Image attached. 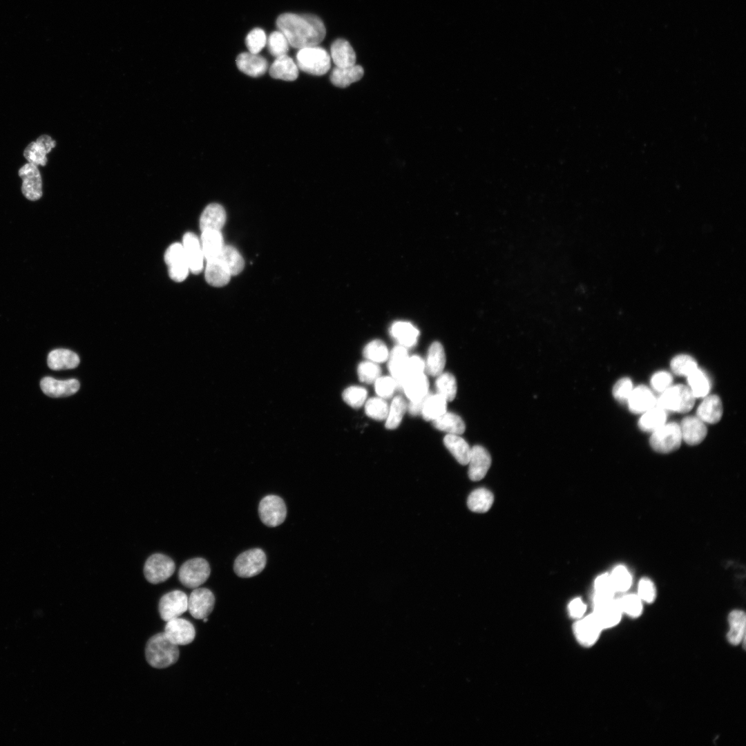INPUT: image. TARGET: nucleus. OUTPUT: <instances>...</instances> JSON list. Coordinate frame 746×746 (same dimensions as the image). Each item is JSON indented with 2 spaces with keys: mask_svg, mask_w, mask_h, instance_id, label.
Returning <instances> with one entry per match:
<instances>
[{
  "mask_svg": "<svg viewBox=\"0 0 746 746\" xmlns=\"http://www.w3.org/2000/svg\"><path fill=\"white\" fill-rule=\"evenodd\" d=\"M55 141L46 135H41L36 142H31L26 148L23 155L28 163L35 166H44L47 162L46 155L55 146Z\"/></svg>",
  "mask_w": 746,
  "mask_h": 746,
  "instance_id": "obj_19",
  "label": "nucleus"
},
{
  "mask_svg": "<svg viewBox=\"0 0 746 746\" xmlns=\"http://www.w3.org/2000/svg\"><path fill=\"white\" fill-rule=\"evenodd\" d=\"M443 443L460 464H468L471 448L465 439L457 434H448L443 439Z\"/></svg>",
  "mask_w": 746,
  "mask_h": 746,
  "instance_id": "obj_36",
  "label": "nucleus"
},
{
  "mask_svg": "<svg viewBox=\"0 0 746 746\" xmlns=\"http://www.w3.org/2000/svg\"><path fill=\"white\" fill-rule=\"evenodd\" d=\"M236 65L241 72L253 77L264 75L268 68V63L265 57L249 52L238 55Z\"/></svg>",
  "mask_w": 746,
  "mask_h": 746,
  "instance_id": "obj_22",
  "label": "nucleus"
},
{
  "mask_svg": "<svg viewBox=\"0 0 746 746\" xmlns=\"http://www.w3.org/2000/svg\"><path fill=\"white\" fill-rule=\"evenodd\" d=\"M204 275L207 282L214 287L227 285L232 276L228 267L218 256L206 260Z\"/></svg>",
  "mask_w": 746,
  "mask_h": 746,
  "instance_id": "obj_24",
  "label": "nucleus"
},
{
  "mask_svg": "<svg viewBox=\"0 0 746 746\" xmlns=\"http://www.w3.org/2000/svg\"><path fill=\"white\" fill-rule=\"evenodd\" d=\"M269 74L274 79L294 81L298 75L296 63L287 55L276 57L269 68Z\"/></svg>",
  "mask_w": 746,
  "mask_h": 746,
  "instance_id": "obj_28",
  "label": "nucleus"
},
{
  "mask_svg": "<svg viewBox=\"0 0 746 746\" xmlns=\"http://www.w3.org/2000/svg\"><path fill=\"white\" fill-rule=\"evenodd\" d=\"M202 620H203L204 622H206L208 621V619H207V618H205L202 619Z\"/></svg>",
  "mask_w": 746,
  "mask_h": 746,
  "instance_id": "obj_63",
  "label": "nucleus"
},
{
  "mask_svg": "<svg viewBox=\"0 0 746 746\" xmlns=\"http://www.w3.org/2000/svg\"><path fill=\"white\" fill-rule=\"evenodd\" d=\"M407 405L405 400L402 396H396L393 399L385 419L386 428L393 430L399 425L407 410Z\"/></svg>",
  "mask_w": 746,
  "mask_h": 746,
  "instance_id": "obj_45",
  "label": "nucleus"
},
{
  "mask_svg": "<svg viewBox=\"0 0 746 746\" xmlns=\"http://www.w3.org/2000/svg\"><path fill=\"white\" fill-rule=\"evenodd\" d=\"M595 590L596 595L613 597L615 590L610 575L604 573L598 576L595 581Z\"/></svg>",
  "mask_w": 746,
  "mask_h": 746,
  "instance_id": "obj_56",
  "label": "nucleus"
},
{
  "mask_svg": "<svg viewBox=\"0 0 746 746\" xmlns=\"http://www.w3.org/2000/svg\"><path fill=\"white\" fill-rule=\"evenodd\" d=\"M428 395V394H427ZM426 397V396H425ZM425 398L419 401H410L407 405V410L408 412L412 416H417L421 414L422 408Z\"/></svg>",
  "mask_w": 746,
  "mask_h": 746,
  "instance_id": "obj_62",
  "label": "nucleus"
},
{
  "mask_svg": "<svg viewBox=\"0 0 746 746\" xmlns=\"http://www.w3.org/2000/svg\"><path fill=\"white\" fill-rule=\"evenodd\" d=\"M19 175L22 179L21 191L28 200L35 201L42 195V181L37 166L30 163L26 164L19 170Z\"/></svg>",
  "mask_w": 746,
  "mask_h": 746,
  "instance_id": "obj_14",
  "label": "nucleus"
},
{
  "mask_svg": "<svg viewBox=\"0 0 746 746\" xmlns=\"http://www.w3.org/2000/svg\"><path fill=\"white\" fill-rule=\"evenodd\" d=\"M627 402L631 412L640 414L656 406V399L648 387L641 385L632 390Z\"/></svg>",
  "mask_w": 746,
  "mask_h": 746,
  "instance_id": "obj_23",
  "label": "nucleus"
},
{
  "mask_svg": "<svg viewBox=\"0 0 746 746\" xmlns=\"http://www.w3.org/2000/svg\"><path fill=\"white\" fill-rule=\"evenodd\" d=\"M226 222V212L223 207L217 203L208 204L200 218L201 231L211 229L221 231Z\"/></svg>",
  "mask_w": 746,
  "mask_h": 746,
  "instance_id": "obj_25",
  "label": "nucleus"
},
{
  "mask_svg": "<svg viewBox=\"0 0 746 746\" xmlns=\"http://www.w3.org/2000/svg\"><path fill=\"white\" fill-rule=\"evenodd\" d=\"M375 391L377 395L383 399L390 398L397 385L395 380L390 376H379L374 381Z\"/></svg>",
  "mask_w": 746,
  "mask_h": 746,
  "instance_id": "obj_55",
  "label": "nucleus"
},
{
  "mask_svg": "<svg viewBox=\"0 0 746 746\" xmlns=\"http://www.w3.org/2000/svg\"><path fill=\"white\" fill-rule=\"evenodd\" d=\"M494 501L492 493L486 488H481L473 490L468 496L467 505L468 508L476 513H486L492 506Z\"/></svg>",
  "mask_w": 746,
  "mask_h": 746,
  "instance_id": "obj_40",
  "label": "nucleus"
},
{
  "mask_svg": "<svg viewBox=\"0 0 746 746\" xmlns=\"http://www.w3.org/2000/svg\"><path fill=\"white\" fill-rule=\"evenodd\" d=\"M593 602L594 612L592 614L602 629L613 627L620 622L622 611L618 600L595 595Z\"/></svg>",
  "mask_w": 746,
  "mask_h": 746,
  "instance_id": "obj_7",
  "label": "nucleus"
},
{
  "mask_svg": "<svg viewBox=\"0 0 746 746\" xmlns=\"http://www.w3.org/2000/svg\"><path fill=\"white\" fill-rule=\"evenodd\" d=\"M259 516L263 524L270 527L281 524L287 515L284 501L276 495H267L262 499L258 506Z\"/></svg>",
  "mask_w": 746,
  "mask_h": 746,
  "instance_id": "obj_10",
  "label": "nucleus"
},
{
  "mask_svg": "<svg viewBox=\"0 0 746 746\" xmlns=\"http://www.w3.org/2000/svg\"><path fill=\"white\" fill-rule=\"evenodd\" d=\"M330 52V57L336 67H349L356 64L355 52L345 39L335 40L331 46Z\"/></svg>",
  "mask_w": 746,
  "mask_h": 746,
  "instance_id": "obj_26",
  "label": "nucleus"
},
{
  "mask_svg": "<svg viewBox=\"0 0 746 746\" xmlns=\"http://www.w3.org/2000/svg\"><path fill=\"white\" fill-rule=\"evenodd\" d=\"M175 569V563L171 557L162 553H155L146 560L144 573L148 582L158 584L169 579Z\"/></svg>",
  "mask_w": 746,
  "mask_h": 746,
  "instance_id": "obj_9",
  "label": "nucleus"
},
{
  "mask_svg": "<svg viewBox=\"0 0 746 746\" xmlns=\"http://www.w3.org/2000/svg\"><path fill=\"white\" fill-rule=\"evenodd\" d=\"M670 367L675 374L682 376H687L698 367L695 359L687 354L676 356L671 361Z\"/></svg>",
  "mask_w": 746,
  "mask_h": 746,
  "instance_id": "obj_47",
  "label": "nucleus"
},
{
  "mask_svg": "<svg viewBox=\"0 0 746 746\" xmlns=\"http://www.w3.org/2000/svg\"><path fill=\"white\" fill-rule=\"evenodd\" d=\"M602 628L593 614L580 620L575 624L577 640L584 646H591L597 640Z\"/></svg>",
  "mask_w": 746,
  "mask_h": 746,
  "instance_id": "obj_20",
  "label": "nucleus"
},
{
  "mask_svg": "<svg viewBox=\"0 0 746 746\" xmlns=\"http://www.w3.org/2000/svg\"><path fill=\"white\" fill-rule=\"evenodd\" d=\"M729 631L727 633L728 641L733 645L739 644L745 634L746 618L743 611L735 610L729 616Z\"/></svg>",
  "mask_w": 746,
  "mask_h": 746,
  "instance_id": "obj_39",
  "label": "nucleus"
},
{
  "mask_svg": "<svg viewBox=\"0 0 746 746\" xmlns=\"http://www.w3.org/2000/svg\"><path fill=\"white\" fill-rule=\"evenodd\" d=\"M211 570L207 561L196 557L186 561L180 566L178 577L186 587L195 589L204 584L210 575Z\"/></svg>",
  "mask_w": 746,
  "mask_h": 746,
  "instance_id": "obj_6",
  "label": "nucleus"
},
{
  "mask_svg": "<svg viewBox=\"0 0 746 746\" xmlns=\"http://www.w3.org/2000/svg\"><path fill=\"white\" fill-rule=\"evenodd\" d=\"M447 401L439 394H428L423 401L421 411L423 418L432 421L446 412Z\"/></svg>",
  "mask_w": 746,
  "mask_h": 746,
  "instance_id": "obj_38",
  "label": "nucleus"
},
{
  "mask_svg": "<svg viewBox=\"0 0 746 746\" xmlns=\"http://www.w3.org/2000/svg\"><path fill=\"white\" fill-rule=\"evenodd\" d=\"M433 426L441 431L448 434L460 435L466 430V425L463 419L455 413L446 412L438 418L432 421Z\"/></svg>",
  "mask_w": 746,
  "mask_h": 746,
  "instance_id": "obj_37",
  "label": "nucleus"
},
{
  "mask_svg": "<svg viewBox=\"0 0 746 746\" xmlns=\"http://www.w3.org/2000/svg\"><path fill=\"white\" fill-rule=\"evenodd\" d=\"M689 388L696 398L705 397L710 389V383L705 372L696 368L687 376Z\"/></svg>",
  "mask_w": 746,
  "mask_h": 746,
  "instance_id": "obj_43",
  "label": "nucleus"
},
{
  "mask_svg": "<svg viewBox=\"0 0 746 746\" xmlns=\"http://www.w3.org/2000/svg\"><path fill=\"white\" fill-rule=\"evenodd\" d=\"M80 360L74 352L67 349H56L48 355L47 363L53 370L73 369L78 366Z\"/></svg>",
  "mask_w": 746,
  "mask_h": 746,
  "instance_id": "obj_29",
  "label": "nucleus"
},
{
  "mask_svg": "<svg viewBox=\"0 0 746 746\" xmlns=\"http://www.w3.org/2000/svg\"><path fill=\"white\" fill-rule=\"evenodd\" d=\"M696 397L690 388L684 385L669 387L656 399V405L666 410L685 413L691 410Z\"/></svg>",
  "mask_w": 746,
  "mask_h": 746,
  "instance_id": "obj_4",
  "label": "nucleus"
},
{
  "mask_svg": "<svg viewBox=\"0 0 746 746\" xmlns=\"http://www.w3.org/2000/svg\"><path fill=\"white\" fill-rule=\"evenodd\" d=\"M672 381L673 377L670 373L666 371H660L652 376L651 385L656 392H662L671 386Z\"/></svg>",
  "mask_w": 746,
  "mask_h": 746,
  "instance_id": "obj_58",
  "label": "nucleus"
},
{
  "mask_svg": "<svg viewBox=\"0 0 746 746\" xmlns=\"http://www.w3.org/2000/svg\"><path fill=\"white\" fill-rule=\"evenodd\" d=\"M408 357L406 348L400 345L395 346L389 354L388 368L392 377L396 383L397 388H402L405 367Z\"/></svg>",
  "mask_w": 746,
  "mask_h": 746,
  "instance_id": "obj_31",
  "label": "nucleus"
},
{
  "mask_svg": "<svg viewBox=\"0 0 746 746\" xmlns=\"http://www.w3.org/2000/svg\"><path fill=\"white\" fill-rule=\"evenodd\" d=\"M391 336L405 348L413 347L417 342L419 331L410 323L394 322L390 327Z\"/></svg>",
  "mask_w": 746,
  "mask_h": 746,
  "instance_id": "obj_32",
  "label": "nucleus"
},
{
  "mask_svg": "<svg viewBox=\"0 0 746 746\" xmlns=\"http://www.w3.org/2000/svg\"><path fill=\"white\" fill-rule=\"evenodd\" d=\"M445 365L446 354L443 345L439 342H433L428 351L424 370L430 376H437L443 372Z\"/></svg>",
  "mask_w": 746,
  "mask_h": 746,
  "instance_id": "obj_35",
  "label": "nucleus"
},
{
  "mask_svg": "<svg viewBox=\"0 0 746 746\" xmlns=\"http://www.w3.org/2000/svg\"><path fill=\"white\" fill-rule=\"evenodd\" d=\"M200 240L205 260L217 257L225 245L222 234L218 230L202 231Z\"/></svg>",
  "mask_w": 746,
  "mask_h": 746,
  "instance_id": "obj_33",
  "label": "nucleus"
},
{
  "mask_svg": "<svg viewBox=\"0 0 746 746\" xmlns=\"http://www.w3.org/2000/svg\"><path fill=\"white\" fill-rule=\"evenodd\" d=\"M586 610V604L579 597L573 600L568 604L569 615L573 618H581Z\"/></svg>",
  "mask_w": 746,
  "mask_h": 746,
  "instance_id": "obj_61",
  "label": "nucleus"
},
{
  "mask_svg": "<svg viewBox=\"0 0 746 746\" xmlns=\"http://www.w3.org/2000/svg\"><path fill=\"white\" fill-rule=\"evenodd\" d=\"M666 419L665 410L656 405L644 412L638 426L642 431L653 432L665 423Z\"/></svg>",
  "mask_w": 746,
  "mask_h": 746,
  "instance_id": "obj_41",
  "label": "nucleus"
},
{
  "mask_svg": "<svg viewBox=\"0 0 746 746\" xmlns=\"http://www.w3.org/2000/svg\"><path fill=\"white\" fill-rule=\"evenodd\" d=\"M266 34L260 28H254L245 38V44L249 52L258 54L267 44Z\"/></svg>",
  "mask_w": 746,
  "mask_h": 746,
  "instance_id": "obj_54",
  "label": "nucleus"
},
{
  "mask_svg": "<svg viewBox=\"0 0 746 746\" xmlns=\"http://www.w3.org/2000/svg\"><path fill=\"white\" fill-rule=\"evenodd\" d=\"M218 256L227 265L231 276H236L242 271L244 259L234 247L224 245Z\"/></svg>",
  "mask_w": 746,
  "mask_h": 746,
  "instance_id": "obj_42",
  "label": "nucleus"
},
{
  "mask_svg": "<svg viewBox=\"0 0 746 746\" xmlns=\"http://www.w3.org/2000/svg\"><path fill=\"white\" fill-rule=\"evenodd\" d=\"M424 370L425 361L420 356L417 355L409 356L405 367L403 381L410 376L423 372Z\"/></svg>",
  "mask_w": 746,
  "mask_h": 746,
  "instance_id": "obj_59",
  "label": "nucleus"
},
{
  "mask_svg": "<svg viewBox=\"0 0 746 746\" xmlns=\"http://www.w3.org/2000/svg\"><path fill=\"white\" fill-rule=\"evenodd\" d=\"M615 592L627 591L631 585V576L623 566L615 567L610 575Z\"/></svg>",
  "mask_w": 746,
  "mask_h": 746,
  "instance_id": "obj_53",
  "label": "nucleus"
},
{
  "mask_svg": "<svg viewBox=\"0 0 746 746\" xmlns=\"http://www.w3.org/2000/svg\"><path fill=\"white\" fill-rule=\"evenodd\" d=\"M638 595L644 602H652L656 597V588L653 583L647 578L640 580Z\"/></svg>",
  "mask_w": 746,
  "mask_h": 746,
  "instance_id": "obj_60",
  "label": "nucleus"
},
{
  "mask_svg": "<svg viewBox=\"0 0 746 746\" xmlns=\"http://www.w3.org/2000/svg\"><path fill=\"white\" fill-rule=\"evenodd\" d=\"M296 53V64L298 69L313 75L325 74L331 66L329 53L318 46L298 49Z\"/></svg>",
  "mask_w": 746,
  "mask_h": 746,
  "instance_id": "obj_3",
  "label": "nucleus"
},
{
  "mask_svg": "<svg viewBox=\"0 0 746 746\" xmlns=\"http://www.w3.org/2000/svg\"><path fill=\"white\" fill-rule=\"evenodd\" d=\"M266 555L260 548H252L240 554L235 560L233 570L240 577H251L259 574L265 567Z\"/></svg>",
  "mask_w": 746,
  "mask_h": 746,
  "instance_id": "obj_8",
  "label": "nucleus"
},
{
  "mask_svg": "<svg viewBox=\"0 0 746 746\" xmlns=\"http://www.w3.org/2000/svg\"><path fill=\"white\" fill-rule=\"evenodd\" d=\"M680 428L682 439L691 446L701 443L707 433L704 421L695 416H687L683 418Z\"/></svg>",
  "mask_w": 746,
  "mask_h": 746,
  "instance_id": "obj_21",
  "label": "nucleus"
},
{
  "mask_svg": "<svg viewBox=\"0 0 746 746\" xmlns=\"http://www.w3.org/2000/svg\"><path fill=\"white\" fill-rule=\"evenodd\" d=\"M722 415V401L720 397L715 394L706 396L697 409V417L709 423L718 422Z\"/></svg>",
  "mask_w": 746,
  "mask_h": 746,
  "instance_id": "obj_30",
  "label": "nucleus"
},
{
  "mask_svg": "<svg viewBox=\"0 0 746 746\" xmlns=\"http://www.w3.org/2000/svg\"><path fill=\"white\" fill-rule=\"evenodd\" d=\"M633 390L632 381L629 378L624 377L618 380L613 388L614 398L620 403L627 402Z\"/></svg>",
  "mask_w": 746,
  "mask_h": 746,
  "instance_id": "obj_57",
  "label": "nucleus"
},
{
  "mask_svg": "<svg viewBox=\"0 0 746 746\" xmlns=\"http://www.w3.org/2000/svg\"><path fill=\"white\" fill-rule=\"evenodd\" d=\"M363 356L374 363H382L389 357L386 345L381 340H374L368 343L363 349Z\"/></svg>",
  "mask_w": 746,
  "mask_h": 746,
  "instance_id": "obj_46",
  "label": "nucleus"
},
{
  "mask_svg": "<svg viewBox=\"0 0 746 746\" xmlns=\"http://www.w3.org/2000/svg\"><path fill=\"white\" fill-rule=\"evenodd\" d=\"M367 395L365 388L361 386H350L343 392L344 401L354 408H358L365 403Z\"/></svg>",
  "mask_w": 746,
  "mask_h": 746,
  "instance_id": "obj_51",
  "label": "nucleus"
},
{
  "mask_svg": "<svg viewBox=\"0 0 746 746\" xmlns=\"http://www.w3.org/2000/svg\"><path fill=\"white\" fill-rule=\"evenodd\" d=\"M269 53L275 57L287 55L289 44L280 30L274 31L267 41Z\"/></svg>",
  "mask_w": 746,
  "mask_h": 746,
  "instance_id": "obj_48",
  "label": "nucleus"
},
{
  "mask_svg": "<svg viewBox=\"0 0 746 746\" xmlns=\"http://www.w3.org/2000/svg\"><path fill=\"white\" fill-rule=\"evenodd\" d=\"M364 74V70L359 65H354L349 67H336L333 68L330 75V81L334 86L339 88H345L351 84L360 80Z\"/></svg>",
  "mask_w": 746,
  "mask_h": 746,
  "instance_id": "obj_34",
  "label": "nucleus"
},
{
  "mask_svg": "<svg viewBox=\"0 0 746 746\" xmlns=\"http://www.w3.org/2000/svg\"><path fill=\"white\" fill-rule=\"evenodd\" d=\"M618 602L622 613H625L629 616L637 618L642 613V600L637 595H627L618 600Z\"/></svg>",
  "mask_w": 746,
  "mask_h": 746,
  "instance_id": "obj_52",
  "label": "nucleus"
},
{
  "mask_svg": "<svg viewBox=\"0 0 746 746\" xmlns=\"http://www.w3.org/2000/svg\"><path fill=\"white\" fill-rule=\"evenodd\" d=\"M215 604L213 593L206 588H195L188 597V610L195 619L202 620L212 612Z\"/></svg>",
  "mask_w": 746,
  "mask_h": 746,
  "instance_id": "obj_13",
  "label": "nucleus"
},
{
  "mask_svg": "<svg viewBox=\"0 0 746 746\" xmlns=\"http://www.w3.org/2000/svg\"><path fill=\"white\" fill-rule=\"evenodd\" d=\"M40 387L43 392L48 396L53 398L65 397L75 394L79 389V382L75 379L67 380H57L54 378L46 376L40 382Z\"/></svg>",
  "mask_w": 746,
  "mask_h": 746,
  "instance_id": "obj_17",
  "label": "nucleus"
},
{
  "mask_svg": "<svg viewBox=\"0 0 746 746\" xmlns=\"http://www.w3.org/2000/svg\"><path fill=\"white\" fill-rule=\"evenodd\" d=\"M429 383L424 372L406 378L402 388L410 401H419L428 394Z\"/></svg>",
  "mask_w": 746,
  "mask_h": 746,
  "instance_id": "obj_27",
  "label": "nucleus"
},
{
  "mask_svg": "<svg viewBox=\"0 0 746 746\" xmlns=\"http://www.w3.org/2000/svg\"><path fill=\"white\" fill-rule=\"evenodd\" d=\"M357 373L359 380L367 384L374 383L381 376V370L376 363L363 361L358 364Z\"/></svg>",
  "mask_w": 746,
  "mask_h": 746,
  "instance_id": "obj_50",
  "label": "nucleus"
},
{
  "mask_svg": "<svg viewBox=\"0 0 746 746\" xmlns=\"http://www.w3.org/2000/svg\"><path fill=\"white\" fill-rule=\"evenodd\" d=\"M146 658L153 667L163 669L177 662L179 658L178 645L170 641L164 633L152 636L146 643Z\"/></svg>",
  "mask_w": 746,
  "mask_h": 746,
  "instance_id": "obj_2",
  "label": "nucleus"
},
{
  "mask_svg": "<svg viewBox=\"0 0 746 746\" xmlns=\"http://www.w3.org/2000/svg\"><path fill=\"white\" fill-rule=\"evenodd\" d=\"M389 410L388 403L381 397H372L367 401L365 405L366 414L375 420L382 421L387 418Z\"/></svg>",
  "mask_w": 746,
  "mask_h": 746,
  "instance_id": "obj_49",
  "label": "nucleus"
},
{
  "mask_svg": "<svg viewBox=\"0 0 746 746\" xmlns=\"http://www.w3.org/2000/svg\"><path fill=\"white\" fill-rule=\"evenodd\" d=\"M435 388L437 394L443 396L447 401H452L457 394V382L453 374L449 372H442L437 376Z\"/></svg>",
  "mask_w": 746,
  "mask_h": 746,
  "instance_id": "obj_44",
  "label": "nucleus"
},
{
  "mask_svg": "<svg viewBox=\"0 0 746 746\" xmlns=\"http://www.w3.org/2000/svg\"><path fill=\"white\" fill-rule=\"evenodd\" d=\"M164 633L170 641L178 646L190 644L195 635L193 625L189 621L180 618L167 621Z\"/></svg>",
  "mask_w": 746,
  "mask_h": 746,
  "instance_id": "obj_15",
  "label": "nucleus"
},
{
  "mask_svg": "<svg viewBox=\"0 0 746 746\" xmlns=\"http://www.w3.org/2000/svg\"><path fill=\"white\" fill-rule=\"evenodd\" d=\"M276 26L289 46L298 49L318 46L326 34L323 21L311 14H282L276 20Z\"/></svg>",
  "mask_w": 746,
  "mask_h": 746,
  "instance_id": "obj_1",
  "label": "nucleus"
},
{
  "mask_svg": "<svg viewBox=\"0 0 746 746\" xmlns=\"http://www.w3.org/2000/svg\"><path fill=\"white\" fill-rule=\"evenodd\" d=\"M680 425L676 422L662 425L653 432L649 443L656 452L668 453L677 450L681 443Z\"/></svg>",
  "mask_w": 746,
  "mask_h": 746,
  "instance_id": "obj_5",
  "label": "nucleus"
},
{
  "mask_svg": "<svg viewBox=\"0 0 746 746\" xmlns=\"http://www.w3.org/2000/svg\"><path fill=\"white\" fill-rule=\"evenodd\" d=\"M468 464L469 478L472 481H479L485 477L491 465V457L483 446L476 445L471 448Z\"/></svg>",
  "mask_w": 746,
  "mask_h": 746,
  "instance_id": "obj_18",
  "label": "nucleus"
},
{
  "mask_svg": "<svg viewBox=\"0 0 746 746\" xmlns=\"http://www.w3.org/2000/svg\"><path fill=\"white\" fill-rule=\"evenodd\" d=\"M188 609V596L184 592L175 590L164 595L159 602L161 618L167 622L179 618Z\"/></svg>",
  "mask_w": 746,
  "mask_h": 746,
  "instance_id": "obj_12",
  "label": "nucleus"
},
{
  "mask_svg": "<svg viewBox=\"0 0 746 746\" xmlns=\"http://www.w3.org/2000/svg\"><path fill=\"white\" fill-rule=\"evenodd\" d=\"M182 245L190 271L195 274L200 273L204 268V260L200 240L194 233L187 232L183 236Z\"/></svg>",
  "mask_w": 746,
  "mask_h": 746,
  "instance_id": "obj_16",
  "label": "nucleus"
},
{
  "mask_svg": "<svg viewBox=\"0 0 746 746\" xmlns=\"http://www.w3.org/2000/svg\"><path fill=\"white\" fill-rule=\"evenodd\" d=\"M164 260L172 280L175 282L185 280L190 270L182 243L175 242L171 245L165 252Z\"/></svg>",
  "mask_w": 746,
  "mask_h": 746,
  "instance_id": "obj_11",
  "label": "nucleus"
}]
</instances>
